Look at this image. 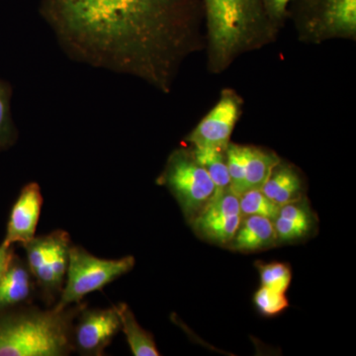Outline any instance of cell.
Masks as SVG:
<instances>
[{
	"mask_svg": "<svg viewBox=\"0 0 356 356\" xmlns=\"http://www.w3.org/2000/svg\"><path fill=\"white\" fill-rule=\"evenodd\" d=\"M238 196L231 188L220 192L192 219L196 233L218 243L231 242L242 222Z\"/></svg>",
	"mask_w": 356,
	"mask_h": 356,
	"instance_id": "30bf717a",
	"label": "cell"
},
{
	"mask_svg": "<svg viewBox=\"0 0 356 356\" xmlns=\"http://www.w3.org/2000/svg\"><path fill=\"white\" fill-rule=\"evenodd\" d=\"M38 297L36 282L25 259L14 254L0 280V313L30 305Z\"/></svg>",
	"mask_w": 356,
	"mask_h": 356,
	"instance_id": "7c38bea8",
	"label": "cell"
},
{
	"mask_svg": "<svg viewBox=\"0 0 356 356\" xmlns=\"http://www.w3.org/2000/svg\"><path fill=\"white\" fill-rule=\"evenodd\" d=\"M276 238L273 221L268 218L252 215L241 222L235 236L231 241L233 243L232 248L241 252H254L273 245Z\"/></svg>",
	"mask_w": 356,
	"mask_h": 356,
	"instance_id": "4fadbf2b",
	"label": "cell"
},
{
	"mask_svg": "<svg viewBox=\"0 0 356 356\" xmlns=\"http://www.w3.org/2000/svg\"><path fill=\"white\" fill-rule=\"evenodd\" d=\"M225 154H226L229 181H231L229 188L236 196H241L243 193V185H245L247 146L229 143L225 149Z\"/></svg>",
	"mask_w": 356,
	"mask_h": 356,
	"instance_id": "ffe728a7",
	"label": "cell"
},
{
	"mask_svg": "<svg viewBox=\"0 0 356 356\" xmlns=\"http://www.w3.org/2000/svg\"><path fill=\"white\" fill-rule=\"evenodd\" d=\"M294 0H262L269 22L277 31L288 15V8Z\"/></svg>",
	"mask_w": 356,
	"mask_h": 356,
	"instance_id": "cb8c5ba5",
	"label": "cell"
},
{
	"mask_svg": "<svg viewBox=\"0 0 356 356\" xmlns=\"http://www.w3.org/2000/svg\"><path fill=\"white\" fill-rule=\"evenodd\" d=\"M295 21L305 41L353 39L356 35V0H294Z\"/></svg>",
	"mask_w": 356,
	"mask_h": 356,
	"instance_id": "52a82bcc",
	"label": "cell"
},
{
	"mask_svg": "<svg viewBox=\"0 0 356 356\" xmlns=\"http://www.w3.org/2000/svg\"><path fill=\"white\" fill-rule=\"evenodd\" d=\"M136 261L132 255L118 259H100L81 245H72L64 289L51 308L64 310L83 302L89 293L99 291L130 273Z\"/></svg>",
	"mask_w": 356,
	"mask_h": 356,
	"instance_id": "277c9868",
	"label": "cell"
},
{
	"mask_svg": "<svg viewBox=\"0 0 356 356\" xmlns=\"http://www.w3.org/2000/svg\"><path fill=\"white\" fill-rule=\"evenodd\" d=\"M261 191L281 207L301 199L302 179L294 168L280 163L274 168Z\"/></svg>",
	"mask_w": 356,
	"mask_h": 356,
	"instance_id": "5bb4252c",
	"label": "cell"
},
{
	"mask_svg": "<svg viewBox=\"0 0 356 356\" xmlns=\"http://www.w3.org/2000/svg\"><path fill=\"white\" fill-rule=\"evenodd\" d=\"M121 331L115 307L79 312L72 327V350L83 356H102L115 337Z\"/></svg>",
	"mask_w": 356,
	"mask_h": 356,
	"instance_id": "ba28073f",
	"label": "cell"
},
{
	"mask_svg": "<svg viewBox=\"0 0 356 356\" xmlns=\"http://www.w3.org/2000/svg\"><path fill=\"white\" fill-rule=\"evenodd\" d=\"M72 245L69 233L64 229L35 236L22 245L25 261L36 282L38 298L46 308L57 303L64 289Z\"/></svg>",
	"mask_w": 356,
	"mask_h": 356,
	"instance_id": "5b68a950",
	"label": "cell"
},
{
	"mask_svg": "<svg viewBox=\"0 0 356 356\" xmlns=\"http://www.w3.org/2000/svg\"><path fill=\"white\" fill-rule=\"evenodd\" d=\"M243 100L231 89L222 90L219 102L186 138L192 147L226 149L241 113Z\"/></svg>",
	"mask_w": 356,
	"mask_h": 356,
	"instance_id": "9c48e42d",
	"label": "cell"
},
{
	"mask_svg": "<svg viewBox=\"0 0 356 356\" xmlns=\"http://www.w3.org/2000/svg\"><path fill=\"white\" fill-rule=\"evenodd\" d=\"M201 10L199 0H42L40 6L72 60L130 74L163 93L200 49Z\"/></svg>",
	"mask_w": 356,
	"mask_h": 356,
	"instance_id": "6da1fadb",
	"label": "cell"
},
{
	"mask_svg": "<svg viewBox=\"0 0 356 356\" xmlns=\"http://www.w3.org/2000/svg\"><path fill=\"white\" fill-rule=\"evenodd\" d=\"M158 184L177 199L184 216L193 219L212 200L216 187L191 151L175 149L168 156Z\"/></svg>",
	"mask_w": 356,
	"mask_h": 356,
	"instance_id": "8992f818",
	"label": "cell"
},
{
	"mask_svg": "<svg viewBox=\"0 0 356 356\" xmlns=\"http://www.w3.org/2000/svg\"><path fill=\"white\" fill-rule=\"evenodd\" d=\"M242 216H261L274 221L280 215V206L270 200L261 189L248 191L238 196Z\"/></svg>",
	"mask_w": 356,
	"mask_h": 356,
	"instance_id": "d6986e66",
	"label": "cell"
},
{
	"mask_svg": "<svg viewBox=\"0 0 356 356\" xmlns=\"http://www.w3.org/2000/svg\"><path fill=\"white\" fill-rule=\"evenodd\" d=\"M311 226L312 220L296 221L282 217H277L274 220L276 236L282 241L295 240L305 236Z\"/></svg>",
	"mask_w": 356,
	"mask_h": 356,
	"instance_id": "603a6c76",
	"label": "cell"
},
{
	"mask_svg": "<svg viewBox=\"0 0 356 356\" xmlns=\"http://www.w3.org/2000/svg\"><path fill=\"white\" fill-rule=\"evenodd\" d=\"M192 154L214 182L216 194L231 186L225 149L210 147H193ZM215 194V195H216Z\"/></svg>",
	"mask_w": 356,
	"mask_h": 356,
	"instance_id": "e0dca14e",
	"label": "cell"
},
{
	"mask_svg": "<svg viewBox=\"0 0 356 356\" xmlns=\"http://www.w3.org/2000/svg\"><path fill=\"white\" fill-rule=\"evenodd\" d=\"M254 302L259 310L266 316L277 315L289 306L285 293L274 291L264 286L255 293Z\"/></svg>",
	"mask_w": 356,
	"mask_h": 356,
	"instance_id": "7402d4cb",
	"label": "cell"
},
{
	"mask_svg": "<svg viewBox=\"0 0 356 356\" xmlns=\"http://www.w3.org/2000/svg\"><path fill=\"white\" fill-rule=\"evenodd\" d=\"M114 307L120 321L121 331L125 334L133 355L135 356L161 355L153 334L140 327L130 307L126 303H119Z\"/></svg>",
	"mask_w": 356,
	"mask_h": 356,
	"instance_id": "9a60e30c",
	"label": "cell"
},
{
	"mask_svg": "<svg viewBox=\"0 0 356 356\" xmlns=\"http://www.w3.org/2000/svg\"><path fill=\"white\" fill-rule=\"evenodd\" d=\"M42 207L43 195L40 185L37 182L26 184L11 210L3 243L23 245L34 238Z\"/></svg>",
	"mask_w": 356,
	"mask_h": 356,
	"instance_id": "8fae6325",
	"label": "cell"
},
{
	"mask_svg": "<svg viewBox=\"0 0 356 356\" xmlns=\"http://www.w3.org/2000/svg\"><path fill=\"white\" fill-rule=\"evenodd\" d=\"M14 254H15V252H14L13 245H8L2 242L0 245V280L6 273L7 267L10 264Z\"/></svg>",
	"mask_w": 356,
	"mask_h": 356,
	"instance_id": "d4e9b609",
	"label": "cell"
},
{
	"mask_svg": "<svg viewBox=\"0 0 356 356\" xmlns=\"http://www.w3.org/2000/svg\"><path fill=\"white\" fill-rule=\"evenodd\" d=\"M88 304L64 310L24 305L0 313V356H67L72 350V327Z\"/></svg>",
	"mask_w": 356,
	"mask_h": 356,
	"instance_id": "3957f363",
	"label": "cell"
},
{
	"mask_svg": "<svg viewBox=\"0 0 356 356\" xmlns=\"http://www.w3.org/2000/svg\"><path fill=\"white\" fill-rule=\"evenodd\" d=\"M280 163V156L273 152L266 151L261 147L247 146L243 193L254 189H261L274 168Z\"/></svg>",
	"mask_w": 356,
	"mask_h": 356,
	"instance_id": "2e32d148",
	"label": "cell"
},
{
	"mask_svg": "<svg viewBox=\"0 0 356 356\" xmlns=\"http://www.w3.org/2000/svg\"><path fill=\"white\" fill-rule=\"evenodd\" d=\"M13 88L10 83L0 79V153L15 144L18 131L11 113Z\"/></svg>",
	"mask_w": 356,
	"mask_h": 356,
	"instance_id": "ac0fdd59",
	"label": "cell"
},
{
	"mask_svg": "<svg viewBox=\"0 0 356 356\" xmlns=\"http://www.w3.org/2000/svg\"><path fill=\"white\" fill-rule=\"evenodd\" d=\"M259 273L262 286L280 293H285L291 283V270L286 264H259Z\"/></svg>",
	"mask_w": 356,
	"mask_h": 356,
	"instance_id": "44dd1931",
	"label": "cell"
},
{
	"mask_svg": "<svg viewBox=\"0 0 356 356\" xmlns=\"http://www.w3.org/2000/svg\"><path fill=\"white\" fill-rule=\"evenodd\" d=\"M206 21L208 65L220 74L243 54L273 40L262 0H199Z\"/></svg>",
	"mask_w": 356,
	"mask_h": 356,
	"instance_id": "7a4b0ae2",
	"label": "cell"
}]
</instances>
